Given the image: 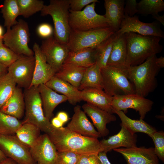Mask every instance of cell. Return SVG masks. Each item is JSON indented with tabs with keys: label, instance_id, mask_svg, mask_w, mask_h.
<instances>
[{
	"label": "cell",
	"instance_id": "1",
	"mask_svg": "<svg viewBox=\"0 0 164 164\" xmlns=\"http://www.w3.org/2000/svg\"><path fill=\"white\" fill-rule=\"evenodd\" d=\"M48 135L58 152H72L80 155L100 152L97 138L82 135L67 127L55 128Z\"/></svg>",
	"mask_w": 164,
	"mask_h": 164
},
{
	"label": "cell",
	"instance_id": "2",
	"mask_svg": "<svg viewBox=\"0 0 164 164\" xmlns=\"http://www.w3.org/2000/svg\"><path fill=\"white\" fill-rule=\"evenodd\" d=\"M124 34L128 67L142 64L149 58L160 53L163 49L162 46L159 44L162 39L160 37L132 32Z\"/></svg>",
	"mask_w": 164,
	"mask_h": 164
},
{
	"label": "cell",
	"instance_id": "3",
	"mask_svg": "<svg viewBox=\"0 0 164 164\" xmlns=\"http://www.w3.org/2000/svg\"><path fill=\"white\" fill-rule=\"evenodd\" d=\"M156 55L153 56L142 64L130 66L125 70L127 78L134 87L136 94L145 97L155 89L156 77L160 69L156 64Z\"/></svg>",
	"mask_w": 164,
	"mask_h": 164
},
{
	"label": "cell",
	"instance_id": "4",
	"mask_svg": "<svg viewBox=\"0 0 164 164\" xmlns=\"http://www.w3.org/2000/svg\"><path fill=\"white\" fill-rule=\"evenodd\" d=\"M70 0H50L44 5L41 15L51 16L54 24V37L61 43L67 45L71 34L69 22Z\"/></svg>",
	"mask_w": 164,
	"mask_h": 164
},
{
	"label": "cell",
	"instance_id": "5",
	"mask_svg": "<svg viewBox=\"0 0 164 164\" xmlns=\"http://www.w3.org/2000/svg\"><path fill=\"white\" fill-rule=\"evenodd\" d=\"M23 94L26 112L22 123L34 124L41 131L49 134L55 128L45 116L38 87L31 86L25 89Z\"/></svg>",
	"mask_w": 164,
	"mask_h": 164
},
{
	"label": "cell",
	"instance_id": "6",
	"mask_svg": "<svg viewBox=\"0 0 164 164\" xmlns=\"http://www.w3.org/2000/svg\"><path fill=\"white\" fill-rule=\"evenodd\" d=\"M106 66L101 69L103 89L111 97L135 94L134 87L127 78L125 70Z\"/></svg>",
	"mask_w": 164,
	"mask_h": 164
},
{
	"label": "cell",
	"instance_id": "7",
	"mask_svg": "<svg viewBox=\"0 0 164 164\" xmlns=\"http://www.w3.org/2000/svg\"><path fill=\"white\" fill-rule=\"evenodd\" d=\"M96 3L87 5L80 11L69 10V22L71 31H85L110 27L109 22L104 15L96 12Z\"/></svg>",
	"mask_w": 164,
	"mask_h": 164
},
{
	"label": "cell",
	"instance_id": "8",
	"mask_svg": "<svg viewBox=\"0 0 164 164\" xmlns=\"http://www.w3.org/2000/svg\"><path fill=\"white\" fill-rule=\"evenodd\" d=\"M30 33L28 23L19 19L11 28L7 29L3 36L4 44L19 55L34 56V52L28 46Z\"/></svg>",
	"mask_w": 164,
	"mask_h": 164
},
{
	"label": "cell",
	"instance_id": "9",
	"mask_svg": "<svg viewBox=\"0 0 164 164\" xmlns=\"http://www.w3.org/2000/svg\"><path fill=\"white\" fill-rule=\"evenodd\" d=\"M115 32L110 27L85 31H71L67 45L70 51L95 48Z\"/></svg>",
	"mask_w": 164,
	"mask_h": 164
},
{
	"label": "cell",
	"instance_id": "10",
	"mask_svg": "<svg viewBox=\"0 0 164 164\" xmlns=\"http://www.w3.org/2000/svg\"><path fill=\"white\" fill-rule=\"evenodd\" d=\"M0 148L7 157L18 164H37L31 155L29 148L16 135H0Z\"/></svg>",
	"mask_w": 164,
	"mask_h": 164
},
{
	"label": "cell",
	"instance_id": "11",
	"mask_svg": "<svg viewBox=\"0 0 164 164\" xmlns=\"http://www.w3.org/2000/svg\"><path fill=\"white\" fill-rule=\"evenodd\" d=\"M34 56L20 55L19 57L8 68V73L18 87L28 89L33 79L35 66Z\"/></svg>",
	"mask_w": 164,
	"mask_h": 164
},
{
	"label": "cell",
	"instance_id": "12",
	"mask_svg": "<svg viewBox=\"0 0 164 164\" xmlns=\"http://www.w3.org/2000/svg\"><path fill=\"white\" fill-rule=\"evenodd\" d=\"M153 104L152 101L135 94L114 96L111 102L114 111H121L125 113L128 109H132L138 112L140 119L143 120Z\"/></svg>",
	"mask_w": 164,
	"mask_h": 164
},
{
	"label": "cell",
	"instance_id": "13",
	"mask_svg": "<svg viewBox=\"0 0 164 164\" xmlns=\"http://www.w3.org/2000/svg\"><path fill=\"white\" fill-rule=\"evenodd\" d=\"M129 32L143 36L164 38V33L161 29L160 24L159 22L156 21L149 23L142 22L136 15L132 17L125 15L119 29L116 32L118 34H124Z\"/></svg>",
	"mask_w": 164,
	"mask_h": 164
},
{
	"label": "cell",
	"instance_id": "14",
	"mask_svg": "<svg viewBox=\"0 0 164 164\" xmlns=\"http://www.w3.org/2000/svg\"><path fill=\"white\" fill-rule=\"evenodd\" d=\"M40 48L47 63L56 73L58 72L70 51L67 45L60 43L52 36L43 40Z\"/></svg>",
	"mask_w": 164,
	"mask_h": 164
},
{
	"label": "cell",
	"instance_id": "15",
	"mask_svg": "<svg viewBox=\"0 0 164 164\" xmlns=\"http://www.w3.org/2000/svg\"><path fill=\"white\" fill-rule=\"evenodd\" d=\"M29 151L37 164H55L57 151L48 134L40 135L29 148Z\"/></svg>",
	"mask_w": 164,
	"mask_h": 164
},
{
	"label": "cell",
	"instance_id": "16",
	"mask_svg": "<svg viewBox=\"0 0 164 164\" xmlns=\"http://www.w3.org/2000/svg\"><path fill=\"white\" fill-rule=\"evenodd\" d=\"M113 150L121 154L128 164H159V159L154 148L138 147L118 148Z\"/></svg>",
	"mask_w": 164,
	"mask_h": 164
},
{
	"label": "cell",
	"instance_id": "17",
	"mask_svg": "<svg viewBox=\"0 0 164 164\" xmlns=\"http://www.w3.org/2000/svg\"><path fill=\"white\" fill-rule=\"evenodd\" d=\"M32 50L34 52L35 62L33 79L30 87H38L40 84H45L55 75L56 72L47 63L40 46L36 42L33 44Z\"/></svg>",
	"mask_w": 164,
	"mask_h": 164
},
{
	"label": "cell",
	"instance_id": "18",
	"mask_svg": "<svg viewBox=\"0 0 164 164\" xmlns=\"http://www.w3.org/2000/svg\"><path fill=\"white\" fill-rule=\"evenodd\" d=\"M120 131L107 139L100 141V152L107 153L120 147L125 148L136 146L137 135L129 131L122 125Z\"/></svg>",
	"mask_w": 164,
	"mask_h": 164
},
{
	"label": "cell",
	"instance_id": "19",
	"mask_svg": "<svg viewBox=\"0 0 164 164\" xmlns=\"http://www.w3.org/2000/svg\"><path fill=\"white\" fill-rule=\"evenodd\" d=\"M74 114L67 127L82 135L98 138L101 137L87 117L86 114L79 105L74 108Z\"/></svg>",
	"mask_w": 164,
	"mask_h": 164
},
{
	"label": "cell",
	"instance_id": "20",
	"mask_svg": "<svg viewBox=\"0 0 164 164\" xmlns=\"http://www.w3.org/2000/svg\"><path fill=\"white\" fill-rule=\"evenodd\" d=\"M82 108L92 120L101 137L108 135L109 131L107 128V125L115 121L116 120L115 116L113 114L87 103L83 104Z\"/></svg>",
	"mask_w": 164,
	"mask_h": 164
},
{
	"label": "cell",
	"instance_id": "21",
	"mask_svg": "<svg viewBox=\"0 0 164 164\" xmlns=\"http://www.w3.org/2000/svg\"><path fill=\"white\" fill-rule=\"evenodd\" d=\"M38 88L45 116L50 120L56 107L67 100V98L62 94H58L45 84H40Z\"/></svg>",
	"mask_w": 164,
	"mask_h": 164
},
{
	"label": "cell",
	"instance_id": "22",
	"mask_svg": "<svg viewBox=\"0 0 164 164\" xmlns=\"http://www.w3.org/2000/svg\"><path fill=\"white\" fill-rule=\"evenodd\" d=\"M82 100L111 114L114 113L111 106L112 97L107 94L103 90L88 88L81 91Z\"/></svg>",
	"mask_w": 164,
	"mask_h": 164
},
{
	"label": "cell",
	"instance_id": "23",
	"mask_svg": "<svg viewBox=\"0 0 164 164\" xmlns=\"http://www.w3.org/2000/svg\"><path fill=\"white\" fill-rule=\"evenodd\" d=\"M116 33L117 35L113 43L107 66L125 70L128 67L127 66V51L125 34Z\"/></svg>",
	"mask_w": 164,
	"mask_h": 164
},
{
	"label": "cell",
	"instance_id": "24",
	"mask_svg": "<svg viewBox=\"0 0 164 164\" xmlns=\"http://www.w3.org/2000/svg\"><path fill=\"white\" fill-rule=\"evenodd\" d=\"M45 84L55 92L60 93L66 97L69 103L71 104L76 105L77 103L82 101L81 96V91L55 75Z\"/></svg>",
	"mask_w": 164,
	"mask_h": 164
},
{
	"label": "cell",
	"instance_id": "25",
	"mask_svg": "<svg viewBox=\"0 0 164 164\" xmlns=\"http://www.w3.org/2000/svg\"><path fill=\"white\" fill-rule=\"evenodd\" d=\"M104 6L105 14L104 15L108 20L110 27L117 32L120 29L125 15L124 0H105Z\"/></svg>",
	"mask_w": 164,
	"mask_h": 164
},
{
	"label": "cell",
	"instance_id": "26",
	"mask_svg": "<svg viewBox=\"0 0 164 164\" xmlns=\"http://www.w3.org/2000/svg\"><path fill=\"white\" fill-rule=\"evenodd\" d=\"M25 109L23 93L21 88L16 86L11 96L0 108V111L19 119L23 117Z\"/></svg>",
	"mask_w": 164,
	"mask_h": 164
},
{
	"label": "cell",
	"instance_id": "27",
	"mask_svg": "<svg viewBox=\"0 0 164 164\" xmlns=\"http://www.w3.org/2000/svg\"><path fill=\"white\" fill-rule=\"evenodd\" d=\"M87 68L73 64H63L55 75L78 89Z\"/></svg>",
	"mask_w": 164,
	"mask_h": 164
},
{
	"label": "cell",
	"instance_id": "28",
	"mask_svg": "<svg viewBox=\"0 0 164 164\" xmlns=\"http://www.w3.org/2000/svg\"><path fill=\"white\" fill-rule=\"evenodd\" d=\"M95 48H88L70 51L64 64H73L87 68L96 63Z\"/></svg>",
	"mask_w": 164,
	"mask_h": 164
},
{
	"label": "cell",
	"instance_id": "29",
	"mask_svg": "<svg viewBox=\"0 0 164 164\" xmlns=\"http://www.w3.org/2000/svg\"><path fill=\"white\" fill-rule=\"evenodd\" d=\"M114 113L118 115L123 125L133 134L138 132L148 135L150 137L156 130L153 127L145 121L143 119H132L127 116L122 111H114Z\"/></svg>",
	"mask_w": 164,
	"mask_h": 164
},
{
	"label": "cell",
	"instance_id": "30",
	"mask_svg": "<svg viewBox=\"0 0 164 164\" xmlns=\"http://www.w3.org/2000/svg\"><path fill=\"white\" fill-rule=\"evenodd\" d=\"M101 69L96 63L87 68L78 89L80 91L90 88L103 90Z\"/></svg>",
	"mask_w": 164,
	"mask_h": 164
},
{
	"label": "cell",
	"instance_id": "31",
	"mask_svg": "<svg viewBox=\"0 0 164 164\" xmlns=\"http://www.w3.org/2000/svg\"><path fill=\"white\" fill-rule=\"evenodd\" d=\"M22 123L16 132L15 135L21 142L30 148L41 135V131L36 126L32 124Z\"/></svg>",
	"mask_w": 164,
	"mask_h": 164
},
{
	"label": "cell",
	"instance_id": "32",
	"mask_svg": "<svg viewBox=\"0 0 164 164\" xmlns=\"http://www.w3.org/2000/svg\"><path fill=\"white\" fill-rule=\"evenodd\" d=\"M1 12L4 19V26L7 29L11 28L17 22L16 19L20 15L17 0H5L1 8Z\"/></svg>",
	"mask_w": 164,
	"mask_h": 164
},
{
	"label": "cell",
	"instance_id": "33",
	"mask_svg": "<svg viewBox=\"0 0 164 164\" xmlns=\"http://www.w3.org/2000/svg\"><path fill=\"white\" fill-rule=\"evenodd\" d=\"M117 34L115 32L95 48L96 63L101 68L107 66Z\"/></svg>",
	"mask_w": 164,
	"mask_h": 164
},
{
	"label": "cell",
	"instance_id": "34",
	"mask_svg": "<svg viewBox=\"0 0 164 164\" xmlns=\"http://www.w3.org/2000/svg\"><path fill=\"white\" fill-rule=\"evenodd\" d=\"M22 124L16 118L0 111V135H13Z\"/></svg>",
	"mask_w": 164,
	"mask_h": 164
},
{
	"label": "cell",
	"instance_id": "35",
	"mask_svg": "<svg viewBox=\"0 0 164 164\" xmlns=\"http://www.w3.org/2000/svg\"><path fill=\"white\" fill-rule=\"evenodd\" d=\"M16 85L8 72L0 76V108L11 96Z\"/></svg>",
	"mask_w": 164,
	"mask_h": 164
},
{
	"label": "cell",
	"instance_id": "36",
	"mask_svg": "<svg viewBox=\"0 0 164 164\" xmlns=\"http://www.w3.org/2000/svg\"><path fill=\"white\" fill-rule=\"evenodd\" d=\"M19 7L20 15L28 18L39 11H41L44 5L40 0H17Z\"/></svg>",
	"mask_w": 164,
	"mask_h": 164
},
{
	"label": "cell",
	"instance_id": "37",
	"mask_svg": "<svg viewBox=\"0 0 164 164\" xmlns=\"http://www.w3.org/2000/svg\"><path fill=\"white\" fill-rule=\"evenodd\" d=\"M164 10V2L162 0H142L138 3L139 14L152 15Z\"/></svg>",
	"mask_w": 164,
	"mask_h": 164
},
{
	"label": "cell",
	"instance_id": "38",
	"mask_svg": "<svg viewBox=\"0 0 164 164\" xmlns=\"http://www.w3.org/2000/svg\"><path fill=\"white\" fill-rule=\"evenodd\" d=\"M20 56L4 44L0 48V63L8 68Z\"/></svg>",
	"mask_w": 164,
	"mask_h": 164
},
{
	"label": "cell",
	"instance_id": "39",
	"mask_svg": "<svg viewBox=\"0 0 164 164\" xmlns=\"http://www.w3.org/2000/svg\"><path fill=\"white\" fill-rule=\"evenodd\" d=\"M151 138L155 145L154 152L159 159L164 161V133L162 131H156Z\"/></svg>",
	"mask_w": 164,
	"mask_h": 164
},
{
	"label": "cell",
	"instance_id": "40",
	"mask_svg": "<svg viewBox=\"0 0 164 164\" xmlns=\"http://www.w3.org/2000/svg\"><path fill=\"white\" fill-rule=\"evenodd\" d=\"M80 155L70 152H58L55 164H77Z\"/></svg>",
	"mask_w": 164,
	"mask_h": 164
},
{
	"label": "cell",
	"instance_id": "41",
	"mask_svg": "<svg viewBox=\"0 0 164 164\" xmlns=\"http://www.w3.org/2000/svg\"><path fill=\"white\" fill-rule=\"evenodd\" d=\"M99 153H90L80 155L77 164H101Z\"/></svg>",
	"mask_w": 164,
	"mask_h": 164
},
{
	"label": "cell",
	"instance_id": "42",
	"mask_svg": "<svg viewBox=\"0 0 164 164\" xmlns=\"http://www.w3.org/2000/svg\"><path fill=\"white\" fill-rule=\"evenodd\" d=\"M97 0H70L69 9L74 12H79L85 7L93 3L99 2Z\"/></svg>",
	"mask_w": 164,
	"mask_h": 164
},
{
	"label": "cell",
	"instance_id": "43",
	"mask_svg": "<svg viewBox=\"0 0 164 164\" xmlns=\"http://www.w3.org/2000/svg\"><path fill=\"white\" fill-rule=\"evenodd\" d=\"M37 32L40 37L46 39L53 36L54 29L49 24L44 23L38 26Z\"/></svg>",
	"mask_w": 164,
	"mask_h": 164
},
{
	"label": "cell",
	"instance_id": "44",
	"mask_svg": "<svg viewBox=\"0 0 164 164\" xmlns=\"http://www.w3.org/2000/svg\"><path fill=\"white\" fill-rule=\"evenodd\" d=\"M124 11L125 15L133 16L138 12V3L136 0H127L125 2Z\"/></svg>",
	"mask_w": 164,
	"mask_h": 164
},
{
	"label": "cell",
	"instance_id": "45",
	"mask_svg": "<svg viewBox=\"0 0 164 164\" xmlns=\"http://www.w3.org/2000/svg\"><path fill=\"white\" fill-rule=\"evenodd\" d=\"M98 155L101 164H111L108 158L106 152H100Z\"/></svg>",
	"mask_w": 164,
	"mask_h": 164
},
{
	"label": "cell",
	"instance_id": "46",
	"mask_svg": "<svg viewBox=\"0 0 164 164\" xmlns=\"http://www.w3.org/2000/svg\"><path fill=\"white\" fill-rule=\"evenodd\" d=\"M51 123L52 126L55 128L62 127L64 124L56 116L53 118Z\"/></svg>",
	"mask_w": 164,
	"mask_h": 164
},
{
	"label": "cell",
	"instance_id": "47",
	"mask_svg": "<svg viewBox=\"0 0 164 164\" xmlns=\"http://www.w3.org/2000/svg\"><path fill=\"white\" fill-rule=\"evenodd\" d=\"M56 117L59 119L64 124L69 120L67 114L64 111H60L57 114Z\"/></svg>",
	"mask_w": 164,
	"mask_h": 164
},
{
	"label": "cell",
	"instance_id": "48",
	"mask_svg": "<svg viewBox=\"0 0 164 164\" xmlns=\"http://www.w3.org/2000/svg\"><path fill=\"white\" fill-rule=\"evenodd\" d=\"M155 63L160 68L164 67V57L162 56L157 58L155 60Z\"/></svg>",
	"mask_w": 164,
	"mask_h": 164
},
{
	"label": "cell",
	"instance_id": "49",
	"mask_svg": "<svg viewBox=\"0 0 164 164\" xmlns=\"http://www.w3.org/2000/svg\"><path fill=\"white\" fill-rule=\"evenodd\" d=\"M152 18L155 19L156 21L160 24L164 26V15H160L159 14H157L152 15Z\"/></svg>",
	"mask_w": 164,
	"mask_h": 164
},
{
	"label": "cell",
	"instance_id": "50",
	"mask_svg": "<svg viewBox=\"0 0 164 164\" xmlns=\"http://www.w3.org/2000/svg\"><path fill=\"white\" fill-rule=\"evenodd\" d=\"M0 164H18L12 159L7 158L5 159L0 162Z\"/></svg>",
	"mask_w": 164,
	"mask_h": 164
},
{
	"label": "cell",
	"instance_id": "51",
	"mask_svg": "<svg viewBox=\"0 0 164 164\" xmlns=\"http://www.w3.org/2000/svg\"><path fill=\"white\" fill-rule=\"evenodd\" d=\"M8 72V67L0 63V76Z\"/></svg>",
	"mask_w": 164,
	"mask_h": 164
},
{
	"label": "cell",
	"instance_id": "52",
	"mask_svg": "<svg viewBox=\"0 0 164 164\" xmlns=\"http://www.w3.org/2000/svg\"><path fill=\"white\" fill-rule=\"evenodd\" d=\"M7 158L0 148V162L5 159Z\"/></svg>",
	"mask_w": 164,
	"mask_h": 164
},
{
	"label": "cell",
	"instance_id": "53",
	"mask_svg": "<svg viewBox=\"0 0 164 164\" xmlns=\"http://www.w3.org/2000/svg\"><path fill=\"white\" fill-rule=\"evenodd\" d=\"M3 35V28L2 26L0 25V38H2Z\"/></svg>",
	"mask_w": 164,
	"mask_h": 164
},
{
	"label": "cell",
	"instance_id": "54",
	"mask_svg": "<svg viewBox=\"0 0 164 164\" xmlns=\"http://www.w3.org/2000/svg\"><path fill=\"white\" fill-rule=\"evenodd\" d=\"M4 44L3 37L0 38V48Z\"/></svg>",
	"mask_w": 164,
	"mask_h": 164
}]
</instances>
